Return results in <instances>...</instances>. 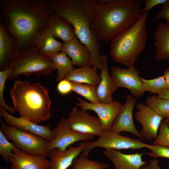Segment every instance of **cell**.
<instances>
[{
    "mask_svg": "<svg viewBox=\"0 0 169 169\" xmlns=\"http://www.w3.org/2000/svg\"><path fill=\"white\" fill-rule=\"evenodd\" d=\"M52 13L44 0H0V22L17 45L14 57L35 47L34 39L48 27Z\"/></svg>",
    "mask_w": 169,
    "mask_h": 169,
    "instance_id": "cell-1",
    "label": "cell"
},
{
    "mask_svg": "<svg viewBox=\"0 0 169 169\" xmlns=\"http://www.w3.org/2000/svg\"><path fill=\"white\" fill-rule=\"evenodd\" d=\"M142 2L111 0L104 4L96 3L91 30L98 41L108 44L137 22L141 13Z\"/></svg>",
    "mask_w": 169,
    "mask_h": 169,
    "instance_id": "cell-2",
    "label": "cell"
},
{
    "mask_svg": "<svg viewBox=\"0 0 169 169\" xmlns=\"http://www.w3.org/2000/svg\"><path fill=\"white\" fill-rule=\"evenodd\" d=\"M45 2L51 12L63 17L73 26L75 34L90 49L91 66L101 70L103 65L99 45L90 28L95 0H46Z\"/></svg>",
    "mask_w": 169,
    "mask_h": 169,
    "instance_id": "cell-3",
    "label": "cell"
},
{
    "mask_svg": "<svg viewBox=\"0 0 169 169\" xmlns=\"http://www.w3.org/2000/svg\"><path fill=\"white\" fill-rule=\"evenodd\" d=\"M10 92L13 108L20 117L38 124L51 117V101L47 87L27 79L17 80Z\"/></svg>",
    "mask_w": 169,
    "mask_h": 169,
    "instance_id": "cell-4",
    "label": "cell"
},
{
    "mask_svg": "<svg viewBox=\"0 0 169 169\" xmlns=\"http://www.w3.org/2000/svg\"><path fill=\"white\" fill-rule=\"evenodd\" d=\"M147 17V13H142L133 26L111 41L110 55L115 62L128 68L134 66L146 45Z\"/></svg>",
    "mask_w": 169,
    "mask_h": 169,
    "instance_id": "cell-5",
    "label": "cell"
},
{
    "mask_svg": "<svg viewBox=\"0 0 169 169\" xmlns=\"http://www.w3.org/2000/svg\"><path fill=\"white\" fill-rule=\"evenodd\" d=\"M12 69L7 80L17 79L21 75L28 76L35 74L48 76L55 69L50 57L43 55L36 47L29 49L14 57L8 66Z\"/></svg>",
    "mask_w": 169,
    "mask_h": 169,
    "instance_id": "cell-6",
    "label": "cell"
},
{
    "mask_svg": "<svg viewBox=\"0 0 169 169\" xmlns=\"http://www.w3.org/2000/svg\"><path fill=\"white\" fill-rule=\"evenodd\" d=\"M1 131L18 149L27 153L48 156L49 142L37 136L4 124L0 119Z\"/></svg>",
    "mask_w": 169,
    "mask_h": 169,
    "instance_id": "cell-7",
    "label": "cell"
},
{
    "mask_svg": "<svg viewBox=\"0 0 169 169\" xmlns=\"http://www.w3.org/2000/svg\"><path fill=\"white\" fill-rule=\"evenodd\" d=\"M148 144L141 140L121 135L120 133L110 131H103L98 139L90 141L81 155L88 157L92 149L98 147L105 149L133 150L146 148Z\"/></svg>",
    "mask_w": 169,
    "mask_h": 169,
    "instance_id": "cell-8",
    "label": "cell"
},
{
    "mask_svg": "<svg viewBox=\"0 0 169 169\" xmlns=\"http://www.w3.org/2000/svg\"><path fill=\"white\" fill-rule=\"evenodd\" d=\"M52 131L54 137L53 140L49 142L48 153L55 148L64 151L74 143L80 141H89L93 139L95 137L94 136L83 134L74 131L70 127L66 119L64 117L62 118Z\"/></svg>",
    "mask_w": 169,
    "mask_h": 169,
    "instance_id": "cell-9",
    "label": "cell"
},
{
    "mask_svg": "<svg viewBox=\"0 0 169 169\" xmlns=\"http://www.w3.org/2000/svg\"><path fill=\"white\" fill-rule=\"evenodd\" d=\"M76 106L80 109L86 110H90L97 115L102 125L103 131H108L123 106L121 102L113 101L109 103H89L78 97Z\"/></svg>",
    "mask_w": 169,
    "mask_h": 169,
    "instance_id": "cell-10",
    "label": "cell"
},
{
    "mask_svg": "<svg viewBox=\"0 0 169 169\" xmlns=\"http://www.w3.org/2000/svg\"><path fill=\"white\" fill-rule=\"evenodd\" d=\"M73 108L66 120L70 127L78 132L98 137L103 131L98 118L89 114L87 110Z\"/></svg>",
    "mask_w": 169,
    "mask_h": 169,
    "instance_id": "cell-11",
    "label": "cell"
},
{
    "mask_svg": "<svg viewBox=\"0 0 169 169\" xmlns=\"http://www.w3.org/2000/svg\"><path fill=\"white\" fill-rule=\"evenodd\" d=\"M111 76L116 87L129 90L135 98L141 97L144 91L139 71L134 66L128 69L113 66Z\"/></svg>",
    "mask_w": 169,
    "mask_h": 169,
    "instance_id": "cell-12",
    "label": "cell"
},
{
    "mask_svg": "<svg viewBox=\"0 0 169 169\" xmlns=\"http://www.w3.org/2000/svg\"><path fill=\"white\" fill-rule=\"evenodd\" d=\"M137 111L135 118L141 125L139 132L141 136L149 141L156 139L158 131L163 118L151 108L142 103L136 105Z\"/></svg>",
    "mask_w": 169,
    "mask_h": 169,
    "instance_id": "cell-13",
    "label": "cell"
},
{
    "mask_svg": "<svg viewBox=\"0 0 169 169\" xmlns=\"http://www.w3.org/2000/svg\"><path fill=\"white\" fill-rule=\"evenodd\" d=\"M0 115L8 125L15 127L37 136L48 141H52L54 138L52 129L49 125H40L26 119L14 116L4 108H0Z\"/></svg>",
    "mask_w": 169,
    "mask_h": 169,
    "instance_id": "cell-14",
    "label": "cell"
},
{
    "mask_svg": "<svg viewBox=\"0 0 169 169\" xmlns=\"http://www.w3.org/2000/svg\"><path fill=\"white\" fill-rule=\"evenodd\" d=\"M137 100L129 95L126 101L110 129V131L120 133L121 131H127L137 136L139 139H144L136 128L134 123L132 113Z\"/></svg>",
    "mask_w": 169,
    "mask_h": 169,
    "instance_id": "cell-15",
    "label": "cell"
},
{
    "mask_svg": "<svg viewBox=\"0 0 169 169\" xmlns=\"http://www.w3.org/2000/svg\"><path fill=\"white\" fill-rule=\"evenodd\" d=\"M13 152L10 159L11 169H51V161L46 156L29 153L18 149Z\"/></svg>",
    "mask_w": 169,
    "mask_h": 169,
    "instance_id": "cell-16",
    "label": "cell"
},
{
    "mask_svg": "<svg viewBox=\"0 0 169 169\" xmlns=\"http://www.w3.org/2000/svg\"><path fill=\"white\" fill-rule=\"evenodd\" d=\"M90 141H84L74 147L70 145L67 149L62 151L58 148L50 151L48 156L50 158L51 169H67L71 165L74 159L85 149Z\"/></svg>",
    "mask_w": 169,
    "mask_h": 169,
    "instance_id": "cell-17",
    "label": "cell"
},
{
    "mask_svg": "<svg viewBox=\"0 0 169 169\" xmlns=\"http://www.w3.org/2000/svg\"><path fill=\"white\" fill-rule=\"evenodd\" d=\"M144 152L126 154L114 149H105L104 154L112 162L115 169H141L146 162L142 160Z\"/></svg>",
    "mask_w": 169,
    "mask_h": 169,
    "instance_id": "cell-18",
    "label": "cell"
},
{
    "mask_svg": "<svg viewBox=\"0 0 169 169\" xmlns=\"http://www.w3.org/2000/svg\"><path fill=\"white\" fill-rule=\"evenodd\" d=\"M61 51L71 58L73 65H77L79 67H91V55L89 49L80 43L76 37L64 43Z\"/></svg>",
    "mask_w": 169,
    "mask_h": 169,
    "instance_id": "cell-19",
    "label": "cell"
},
{
    "mask_svg": "<svg viewBox=\"0 0 169 169\" xmlns=\"http://www.w3.org/2000/svg\"><path fill=\"white\" fill-rule=\"evenodd\" d=\"M103 68L100 75V81L97 86V95L99 102L109 103L113 102L112 95L117 89L108 72V59L104 54L101 55Z\"/></svg>",
    "mask_w": 169,
    "mask_h": 169,
    "instance_id": "cell-20",
    "label": "cell"
},
{
    "mask_svg": "<svg viewBox=\"0 0 169 169\" xmlns=\"http://www.w3.org/2000/svg\"><path fill=\"white\" fill-rule=\"evenodd\" d=\"M153 35L155 59H169V23H158Z\"/></svg>",
    "mask_w": 169,
    "mask_h": 169,
    "instance_id": "cell-21",
    "label": "cell"
},
{
    "mask_svg": "<svg viewBox=\"0 0 169 169\" xmlns=\"http://www.w3.org/2000/svg\"><path fill=\"white\" fill-rule=\"evenodd\" d=\"M34 44L43 55L50 57L52 55L61 51L63 43L56 40L47 27L36 36Z\"/></svg>",
    "mask_w": 169,
    "mask_h": 169,
    "instance_id": "cell-22",
    "label": "cell"
},
{
    "mask_svg": "<svg viewBox=\"0 0 169 169\" xmlns=\"http://www.w3.org/2000/svg\"><path fill=\"white\" fill-rule=\"evenodd\" d=\"M48 27L54 38H59L64 43L75 37L71 24L63 17L53 12L49 18Z\"/></svg>",
    "mask_w": 169,
    "mask_h": 169,
    "instance_id": "cell-23",
    "label": "cell"
},
{
    "mask_svg": "<svg viewBox=\"0 0 169 169\" xmlns=\"http://www.w3.org/2000/svg\"><path fill=\"white\" fill-rule=\"evenodd\" d=\"M17 50L15 41L8 35L0 22V69L8 67L15 56Z\"/></svg>",
    "mask_w": 169,
    "mask_h": 169,
    "instance_id": "cell-24",
    "label": "cell"
},
{
    "mask_svg": "<svg viewBox=\"0 0 169 169\" xmlns=\"http://www.w3.org/2000/svg\"><path fill=\"white\" fill-rule=\"evenodd\" d=\"M97 69L92 67H83L74 69L64 79L70 81L97 86L101 79Z\"/></svg>",
    "mask_w": 169,
    "mask_h": 169,
    "instance_id": "cell-25",
    "label": "cell"
},
{
    "mask_svg": "<svg viewBox=\"0 0 169 169\" xmlns=\"http://www.w3.org/2000/svg\"><path fill=\"white\" fill-rule=\"evenodd\" d=\"M50 58L57 70L58 81L64 79L74 69L71 61L64 53L61 51L52 55Z\"/></svg>",
    "mask_w": 169,
    "mask_h": 169,
    "instance_id": "cell-26",
    "label": "cell"
},
{
    "mask_svg": "<svg viewBox=\"0 0 169 169\" xmlns=\"http://www.w3.org/2000/svg\"><path fill=\"white\" fill-rule=\"evenodd\" d=\"M146 105L150 107L164 119H169V100L152 96L146 100Z\"/></svg>",
    "mask_w": 169,
    "mask_h": 169,
    "instance_id": "cell-27",
    "label": "cell"
},
{
    "mask_svg": "<svg viewBox=\"0 0 169 169\" xmlns=\"http://www.w3.org/2000/svg\"><path fill=\"white\" fill-rule=\"evenodd\" d=\"M71 82L73 91L82 96L92 103H99L97 95V86Z\"/></svg>",
    "mask_w": 169,
    "mask_h": 169,
    "instance_id": "cell-28",
    "label": "cell"
},
{
    "mask_svg": "<svg viewBox=\"0 0 169 169\" xmlns=\"http://www.w3.org/2000/svg\"><path fill=\"white\" fill-rule=\"evenodd\" d=\"M141 79L144 92L148 91L158 95L167 90L166 80L163 75L150 79L141 77Z\"/></svg>",
    "mask_w": 169,
    "mask_h": 169,
    "instance_id": "cell-29",
    "label": "cell"
},
{
    "mask_svg": "<svg viewBox=\"0 0 169 169\" xmlns=\"http://www.w3.org/2000/svg\"><path fill=\"white\" fill-rule=\"evenodd\" d=\"M71 166V169H107L109 166L108 164L91 160L82 155L74 159Z\"/></svg>",
    "mask_w": 169,
    "mask_h": 169,
    "instance_id": "cell-30",
    "label": "cell"
},
{
    "mask_svg": "<svg viewBox=\"0 0 169 169\" xmlns=\"http://www.w3.org/2000/svg\"><path fill=\"white\" fill-rule=\"evenodd\" d=\"M0 131V154L7 162H10L13 151L18 149L13 143L9 142Z\"/></svg>",
    "mask_w": 169,
    "mask_h": 169,
    "instance_id": "cell-31",
    "label": "cell"
},
{
    "mask_svg": "<svg viewBox=\"0 0 169 169\" xmlns=\"http://www.w3.org/2000/svg\"><path fill=\"white\" fill-rule=\"evenodd\" d=\"M11 70V68L8 67L3 70L0 71V108H4L7 111L13 114L15 111L14 108L7 104L3 96L5 83Z\"/></svg>",
    "mask_w": 169,
    "mask_h": 169,
    "instance_id": "cell-32",
    "label": "cell"
},
{
    "mask_svg": "<svg viewBox=\"0 0 169 169\" xmlns=\"http://www.w3.org/2000/svg\"><path fill=\"white\" fill-rule=\"evenodd\" d=\"M156 138L153 142V145H161L169 146V128L167 124L162 121Z\"/></svg>",
    "mask_w": 169,
    "mask_h": 169,
    "instance_id": "cell-33",
    "label": "cell"
},
{
    "mask_svg": "<svg viewBox=\"0 0 169 169\" xmlns=\"http://www.w3.org/2000/svg\"><path fill=\"white\" fill-rule=\"evenodd\" d=\"M146 148L151 151L148 153L154 158L163 157L169 158V146L161 145H147Z\"/></svg>",
    "mask_w": 169,
    "mask_h": 169,
    "instance_id": "cell-34",
    "label": "cell"
},
{
    "mask_svg": "<svg viewBox=\"0 0 169 169\" xmlns=\"http://www.w3.org/2000/svg\"><path fill=\"white\" fill-rule=\"evenodd\" d=\"M57 90L59 93L62 95L69 94L73 91L71 82L65 79L61 80L57 85Z\"/></svg>",
    "mask_w": 169,
    "mask_h": 169,
    "instance_id": "cell-35",
    "label": "cell"
},
{
    "mask_svg": "<svg viewBox=\"0 0 169 169\" xmlns=\"http://www.w3.org/2000/svg\"><path fill=\"white\" fill-rule=\"evenodd\" d=\"M161 19H164L166 22L169 23V0L163 4L161 10L155 15V20Z\"/></svg>",
    "mask_w": 169,
    "mask_h": 169,
    "instance_id": "cell-36",
    "label": "cell"
},
{
    "mask_svg": "<svg viewBox=\"0 0 169 169\" xmlns=\"http://www.w3.org/2000/svg\"><path fill=\"white\" fill-rule=\"evenodd\" d=\"M168 0H145L143 2L145 5L141 9L142 13H147L154 7L160 4H163Z\"/></svg>",
    "mask_w": 169,
    "mask_h": 169,
    "instance_id": "cell-37",
    "label": "cell"
},
{
    "mask_svg": "<svg viewBox=\"0 0 169 169\" xmlns=\"http://www.w3.org/2000/svg\"><path fill=\"white\" fill-rule=\"evenodd\" d=\"M158 159H150L149 163L141 167V169H162L159 165Z\"/></svg>",
    "mask_w": 169,
    "mask_h": 169,
    "instance_id": "cell-38",
    "label": "cell"
},
{
    "mask_svg": "<svg viewBox=\"0 0 169 169\" xmlns=\"http://www.w3.org/2000/svg\"><path fill=\"white\" fill-rule=\"evenodd\" d=\"M163 76L166 80L167 90L169 89V67L165 69Z\"/></svg>",
    "mask_w": 169,
    "mask_h": 169,
    "instance_id": "cell-39",
    "label": "cell"
},
{
    "mask_svg": "<svg viewBox=\"0 0 169 169\" xmlns=\"http://www.w3.org/2000/svg\"><path fill=\"white\" fill-rule=\"evenodd\" d=\"M158 97L169 100V89L159 94L157 96Z\"/></svg>",
    "mask_w": 169,
    "mask_h": 169,
    "instance_id": "cell-40",
    "label": "cell"
},
{
    "mask_svg": "<svg viewBox=\"0 0 169 169\" xmlns=\"http://www.w3.org/2000/svg\"><path fill=\"white\" fill-rule=\"evenodd\" d=\"M97 4H104L110 2L111 0H95Z\"/></svg>",
    "mask_w": 169,
    "mask_h": 169,
    "instance_id": "cell-41",
    "label": "cell"
},
{
    "mask_svg": "<svg viewBox=\"0 0 169 169\" xmlns=\"http://www.w3.org/2000/svg\"><path fill=\"white\" fill-rule=\"evenodd\" d=\"M163 121L167 124V125L169 126V119L163 120Z\"/></svg>",
    "mask_w": 169,
    "mask_h": 169,
    "instance_id": "cell-42",
    "label": "cell"
},
{
    "mask_svg": "<svg viewBox=\"0 0 169 169\" xmlns=\"http://www.w3.org/2000/svg\"><path fill=\"white\" fill-rule=\"evenodd\" d=\"M0 169H7L6 168L4 167L3 166H1L0 167Z\"/></svg>",
    "mask_w": 169,
    "mask_h": 169,
    "instance_id": "cell-43",
    "label": "cell"
},
{
    "mask_svg": "<svg viewBox=\"0 0 169 169\" xmlns=\"http://www.w3.org/2000/svg\"><path fill=\"white\" fill-rule=\"evenodd\" d=\"M168 126V127H169V126Z\"/></svg>",
    "mask_w": 169,
    "mask_h": 169,
    "instance_id": "cell-44",
    "label": "cell"
}]
</instances>
